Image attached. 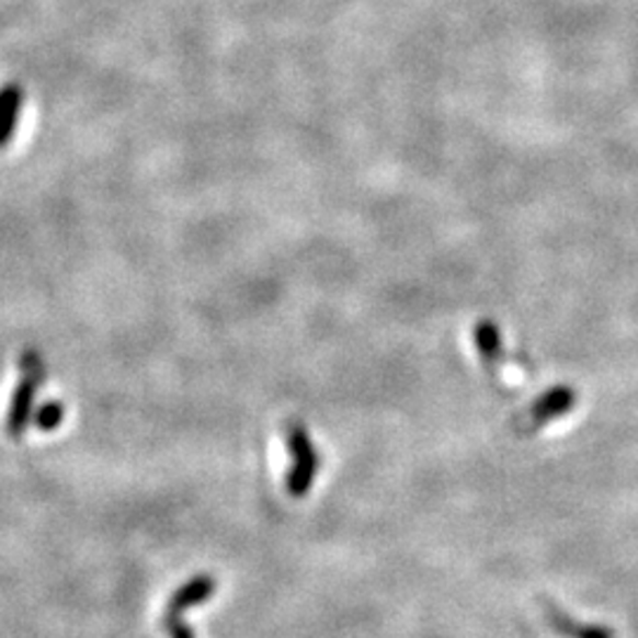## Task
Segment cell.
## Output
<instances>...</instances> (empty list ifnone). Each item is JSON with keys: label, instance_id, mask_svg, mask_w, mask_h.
Returning a JSON list of instances; mask_svg holds the SVG:
<instances>
[{"label": "cell", "instance_id": "cell-3", "mask_svg": "<svg viewBox=\"0 0 638 638\" xmlns=\"http://www.w3.org/2000/svg\"><path fill=\"white\" fill-rule=\"evenodd\" d=\"M544 619L546 625L551 627L554 634L560 638H617V634L605 627V625H594V622H582L568 615L563 607H558L549 601H544Z\"/></svg>", "mask_w": 638, "mask_h": 638}, {"label": "cell", "instance_id": "cell-4", "mask_svg": "<svg viewBox=\"0 0 638 638\" xmlns=\"http://www.w3.org/2000/svg\"><path fill=\"white\" fill-rule=\"evenodd\" d=\"M574 405V392L570 388H556L546 392L542 400H537L527 409V414L521 417V431H537L542 425L549 423L554 417H563Z\"/></svg>", "mask_w": 638, "mask_h": 638}, {"label": "cell", "instance_id": "cell-5", "mask_svg": "<svg viewBox=\"0 0 638 638\" xmlns=\"http://www.w3.org/2000/svg\"><path fill=\"white\" fill-rule=\"evenodd\" d=\"M216 594V580L210 574H196L182 586L173 591V596L166 603V613L169 615H185L190 607L204 605L208 599Z\"/></svg>", "mask_w": 638, "mask_h": 638}, {"label": "cell", "instance_id": "cell-6", "mask_svg": "<svg viewBox=\"0 0 638 638\" xmlns=\"http://www.w3.org/2000/svg\"><path fill=\"white\" fill-rule=\"evenodd\" d=\"M24 110V88L18 81L0 86V149H5L20 128Z\"/></svg>", "mask_w": 638, "mask_h": 638}, {"label": "cell", "instance_id": "cell-2", "mask_svg": "<svg viewBox=\"0 0 638 638\" xmlns=\"http://www.w3.org/2000/svg\"><path fill=\"white\" fill-rule=\"evenodd\" d=\"M286 449L288 457H292V468H288L286 474V490L292 497L303 499L315 485L319 470V454L306 429L296 421L286 425Z\"/></svg>", "mask_w": 638, "mask_h": 638}, {"label": "cell", "instance_id": "cell-7", "mask_svg": "<svg viewBox=\"0 0 638 638\" xmlns=\"http://www.w3.org/2000/svg\"><path fill=\"white\" fill-rule=\"evenodd\" d=\"M65 414H67V409H65L62 402H59V400H48V402H43V405L36 407L34 425H36L38 431H43V433H53V431L59 429V425H62Z\"/></svg>", "mask_w": 638, "mask_h": 638}, {"label": "cell", "instance_id": "cell-1", "mask_svg": "<svg viewBox=\"0 0 638 638\" xmlns=\"http://www.w3.org/2000/svg\"><path fill=\"white\" fill-rule=\"evenodd\" d=\"M45 376V360L36 351V348H26L20 360V381L12 390L8 417H5V431L12 440H20L29 425L34 423V412L38 407V392L43 388Z\"/></svg>", "mask_w": 638, "mask_h": 638}]
</instances>
